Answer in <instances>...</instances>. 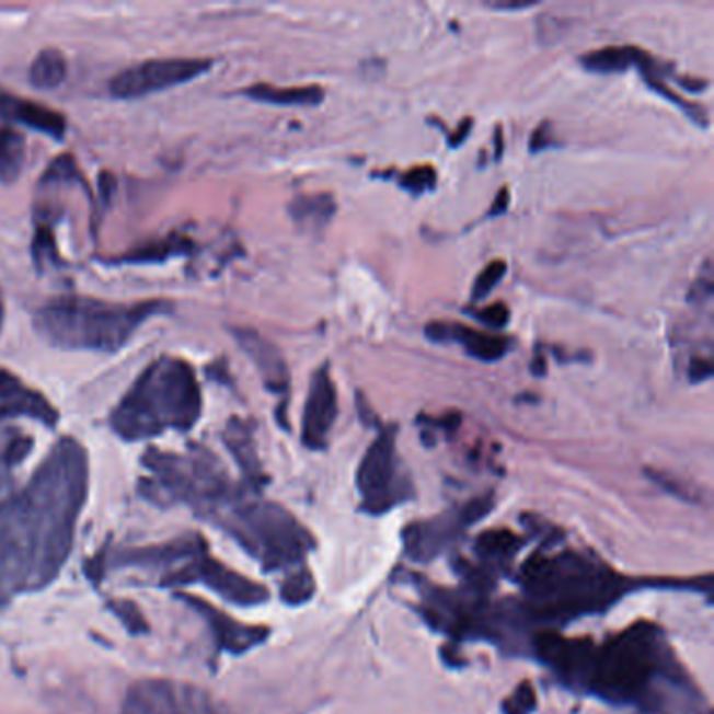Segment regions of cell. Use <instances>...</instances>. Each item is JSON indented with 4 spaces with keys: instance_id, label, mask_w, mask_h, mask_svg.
Listing matches in <instances>:
<instances>
[{
    "instance_id": "obj_10",
    "label": "cell",
    "mask_w": 714,
    "mask_h": 714,
    "mask_svg": "<svg viewBox=\"0 0 714 714\" xmlns=\"http://www.w3.org/2000/svg\"><path fill=\"white\" fill-rule=\"evenodd\" d=\"M124 714H227L206 691L176 681H141L128 691Z\"/></svg>"
},
{
    "instance_id": "obj_14",
    "label": "cell",
    "mask_w": 714,
    "mask_h": 714,
    "mask_svg": "<svg viewBox=\"0 0 714 714\" xmlns=\"http://www.w3.org/2000/svg\"><path fill=\"white\" fill-rule=\"evenodd\" d=\"M233 335L241 350L245 353V357L250 358L258 369L266 390L277 396H284L286 403L287 392H289V367L284 353L256 330L235 327Z\"/></svg>"
},
{
    "instance_id": "obj_29",
    "label": "cell",
    "mask_w": 714,
    "mask_h": 714,
    "mask_svg": "<svg viewBox=\"0 0 714 714\" xmlns=\"http://www.w3.org/2000/svg\"><path fill=\"white\" fill-rule=\"evenodd\" d=\"M505 275H507V263L505 261H493V263L486 264L480 270L474 287H472V302H480L486 296H491V291L499 286L500 281L505 279Z\"/></svg>"
},
{
    "instance_id": "obj_6",
    "label": "cell",
    "mask_w": 714,
    "mask_h": 714,
    "mask_svg": "<svg viewBox=\"0 0 714 714\" xmlns=\"http://www.w3.org/2000/svg\"><path fill=\"white\" fill-rule=\"evenodd\" d=\"M394 424L380 426L376 440L362 454L357 468L358 509L367 516H385L392 509L415 499V486L396 451Z\"/></svg>"
},
{
    "instance_id": "obj_24",
    "label": "cell",
    "mask_w": 714,
    "mask_h": 714,
    "mask_svg": "<svg viewBox=\"0 0 714 714\" xmlns=\"http://www.w3.org/2000/svg\"><path fill=\"white\" fill-rule=\"evenodd\" d=\"M66 76H68V61L59 48H43L34 57L27 72L32 87L41 91H53L61 87Z\"/></svg>"
},
{
    "instance_id": "obj_3",
    "label": "cell",
    "mask_w": 714,
    "mask_h": 714,
    "mask_svg": "<svg viewBox=\"0 0 714 714\" xmlns=\"http://www.w3.org/2000/svg\"><path fill=\"white\" fill-rule=\"evenodd\" d=\"M168 300L135 304L105 302L87 296L55 298L34 314V332L61 350H91L114 355L122 350L151 316L168 314Z\"/></svg>"
},
{
    "instance_id": "obj_18",
    "label": "cell",
    "mask_w": 714,
    "mask_h": 714,
    "mask_svg": "<svg viewBox=\"0 0 714 714\" xmlns=\"http://www.w3.org/2000/svg\"><path fill=\"white\" fill-rule=\"evenodd\" d=\"M337 204L330 193L298 195L289 201L287 212L291 222L307 235H323V231L334 220Z\"/></svg>"
},
{
    "instance_id": "obj_39",
    "label": "cell",
    "mask_w": 714,
    "mask_h": 714,
    "mask_svg": "<svg viewBox=\"0 0 714 714\" xmlns=\"http://www.w3.org/2000/svg\"><path fill=\"white\" fill-rule=\"evenodd\" d=\"M530 371H532V376H537V378L548 376V360H545V353H537V355H534L532 362H530Z\"/></svg>"
},
{
    "instance_id": "obj_12",
    "label": "cell",
    "mask_w": 714,
    "mask_h": 714,
    "mask_svg": "<svg viewBox=\"0 0 714 714\" xmlns=\"http://www.w3.org/2000/svg\"><path fill=\"white\" fill-rule=\"evenodd\" d=\"M337 413V388L332 378V367L325 362L310 378L309 396L302 413L300 438L309 451H325L330 447Z\"/></svg>"
},
{
    "instance_id": "obj_32",
    "label": "cell",
    "mask_w": 714,
    "mask_h": 714,
    "mask_svg": "<svg viewBox=\"0 0 714 714\" xmlns=\"http://www.w3.org/2000/svg\"><path fill=\"white\" fill-rule=\"evenodd\" d=\"M474 314H476L477 321H482L484 325H488V327H493V330H503V327H507L509 316H511L509 307L503 304V302L491 304V307H486V309L476 310Z\"/></svg>"
},
{
    "instance_id": "obj_4",
    "label": "cell",
    "mask_w": 714,
    "mask_h": 714,
    "mask_svg": "<svg viewBox=\"0 0 714 714\" xmlns=\"http://www.w3.org/2000/svg\"><path fill=\"white\" fill-rule=\"evenodd\" d=\"M675 660L665 629L640 620L608 642L597 643L587 695L612 706L640 709L652 681Z\"/></svg>"
},
{
    "instance_id": "obj_30",
    "label": "cell",
    "mask_w": 714,
    "mask_h": 714,
    "mask_svg": "<svg viewBox=\"0 0 714 714\" xmlns=\"http://www.w3.org/2000/svg\"><path fill=\"white\" fill-rule=\"evenodd\" d=\"M57 252L59 250L55 245V233L48 229L47 224H38L36 233H34V243H32V254H34L36 266L43 268L47 263H59Z\"/></svg>"
},
{
    "instance_id": "obj_20",
    "label": "cell",
    "mask_w": 714,
    "mask_h": 714,
    "mask_svg": "<svg viewBox=\"0 0 714 714\" xmlns=\"http://www.w3.org/2000/svg\"><path fill=\"white\" fill-rule=\"evenodd\" d=\"M241 95L266 103V105H281V107H316L325 101V89L319 84L307 87H273L266 82L252 84L241 91Z\"/></svg>"
},
{
    "instance_id": "obj_27",
    "label": "cell",
    "mask_w": 714,
    "mask_h": 714,
    "mask_svg": "<svg viewBox=\"0 0 714 714\" xmlns=\"http://www.w3.org/2000/svg\"><path fill=\"white\" fill-rule=\"evenodd\" d=\"M539 709V695L534 686L526 679L500 702V714H534Z\"/></svg>"
},
{
    "instance_id": "obj_25",
    "label": "cell",
    "mask_w": 714,
    "mask_h": 714,
    "mask_svg": "<svg viewBox=\"0 0 714 714\" xmlns=\"http://www.w3.org/2000/svg\"><path fill=\"white\" fill-rule=\"evenodd\" d=\"M314 591H316L314 574L307 568V564L291 568L281 583V599L289 608L307 606L314 597Z\"/></svg>"
},
{
    "instance_id": "obj_2",
    "label": "cell",
    "mask_w": 714,
    "mask_h": 714,
    "mask_svg": "<svg viewBox=\"0 0 714 714\" xmlns=\"http://www.w3.org/2000/svg\"><path fill=\"white\" fill-rule=\"evenodd\" d=\"M201 385L185 358H156L122 396L110 426L122 440L135 442L168 429L187 431L201 415Z\"/></svg>"
},
{
    "instance_id": "obj_33",
    "label": "cell",
    "mask_w": 714,
    "mask_h": 714,
    "mask_svg": "<svg viewBox=\"0 0 714 714\" xmlns=\"http://www.w3.org/2000/svg\"><path fill=\"white\" fill-rule=\"evenodd\" d=\"M714 293V281L711 277V268L706 266L704 270V277H698L693 281V286L690 287V293H688V302L690 304H706Z\"/></svg>"
},
{
    "instance_id": "obj_35",
    "label": "cell",
    "mask_w": 714,
    "mask_h": 714,
    "mask_svg": "<svg viewBox=\"0 0 714 714\" xmlns=\"http://www.w3.org/2000/svg\"><path fill=\"white\" fill-rule=\"evenodd\" d=\"M553 145H555V139H553V124H551V122H543V124L532 133L528 147H530L532 153H539V151L549 149V147H553Z\"/></svg>"
},
{
    "instance_id": "obj_17",
    "label": "cell",
    "mask_w": 714,
    "mask_h": 714,
    "mask_svg": "<svg viewBox=\"0 0 714 714\" xmlns=\"http://www.w3.org/2000/svg\"><path fill=\"white\" fill-rule=\"evenodd\" d=\"M526 548L525 537L509 528L482 530L474 541L477 566L497 578L500 572L511 571L518 553Z\"/></svg>"
},
{
    "instance_id": "obj_13",
    "label": "cell",
    "mask_w": 714,
    "mask_h": 714,
    "mask_svg": "<svg viewBox=\"0 0 714 714\" xmlns=\"http://www.w3.org/2000/svg\"><path fill=\"white\" fill-rule=\"evenodd\" d=\"M7 417H30L47 428L59 424V411L43 392L25 385L15 373L0 367V419Z\"/></svg>"
},
{
    "instance_id": "obj_38",
    "label": "cell",
    "mask_w": 714,
    "mask_h": 714,
    "mask_svg": "<svg viewBox=\"0 0 714 714\" xmlns=\"http://www.w3.org/2000/svg\"><path fill=\"white\" fill-rule=\"evenodd\" d=\"M509 208V189L503 187V189L497 193L495 201H493V208L488 210V218H495V216L505 215Z\"/></svg>"
},
{
    "instance_id": "obj_21",
    "label": "cell",
    "mask_w": 714,
    "mask_h": 714,
    "mask_svg": "<svg viewBox=\"0 0 714 714\" xmlns=\"http://www.w3.org/2000/svg\"><path fill=\"white\" fill-rule=\"evenodd\" d=\"M647 55H649L647 50L631 45L601 47L583 55L580 66L587 72L612 76V73L629 72L631 68H640Z\"/></svg>"
},
{
    "instance_id": "obj_19",
    "label": "cell",
    "mask_w": 714,
    "mask_h": 714,
    "mask_svg": "<svg viewBox=\"0 0 714 714\" xmlns=\"http://www.w3.org/2000/svg\"><path fill=\"white\" fill-rule=\"evenodd\" d=\"M224 442L233 457L238 459L239 468L243 472L245 480L254 486L261 488L266 477H264L263 465L256 452V442H254V429L250 422H243L241 417H231V422L224 428Z\"/></svg>"
},
{
    "instance_id": "obj_28",
    "label": "cell",
    "mask_w": 714,
    "mask_h": 714,
    "mask_svg": "<svg viewBox=\"0 0 714 714\" xmlns=\"http://www.w3.org/2000/svg\"><path fill=\"white\" fill-rule=\"evenodd\" d=\"M436 183H438V172L434 166L411 168L399 176V187L415 197L436 189Z\"/></svg>"
},
{
    "instance_id": "obj_40",
    "label": "cell",
    "mask_w": 714,
    "mask_h": 714,
    "mask_svg": "<svg viewBox=\"0 0 714 714\" xmlns=\"http://www.w3.org/2000/svg\"><path fill=\"white\" fill-rule=\"evenodd\" d=\"M2 323H4V304L0 302V330H2Z\"/></svg>"
},
{
    "instance_id": "obj_26",
    "label": "cell",
    "mask_w": 714,
    "mask_h": 714,
    "mask_svg": "<svg viewBox=\"0 0 714 714\" xmlns=\"http://www.w3.org/2000/svg\"><path fill=\"white\" fill-rule=\"evenodd\" d=\"M643 80H645V84H647L656 95L665 96L668 103H672V105H677L679 110H683V114H686L693 124H698V126H702V128L709 126V112H706L702 105L690 103V101H686L683 96L677 95V93L668 87L667 78H663V76H643Z\"/></svg>"
},
{
    "instance_id": "obj_1",
    "label": "cell",
    "mask_w": 714,
    "mask_h": 714,
    "mask_svg": "<svg viewBox=\"0 0 714 714\" xmlns=\"http://www.w3.org/2000/svg\"><path fill=\"white\" fill-rule=\"evenodd\" d=\"M522 597L518 599L532 626H557L585 617H599L622 597L642 589H681L711 597L713 576L702 578H633L610 568L587 551L562 549L532 553L518 572Z\"/></svg>"
},
{
    "instance_id": "obj_9",
    "label": "cell",
    "mask_w": 714,
    "mask_h": 714,
    "mask_svg": "<svg viewBox=\"0 0 714 714\" xmlns=\"http://www.w3.org/2000/svg\"><path fill=\"white\" fill-rule=\"evenodd\" d=\"M215 66L206 57H164L130 66L110 80V95L116 99H141L187 84L210 72Z\"/></svg>"
},
{
    "instance_id": "obj_37",
    "label": "cell",
    "mask_w": 714,
    "mask_h": 714,
    "mask_svg": "<svg viewBox=\"0 0 714 714\" xmlns=\"http://www.w3.org/2000/svg\"><path fill=\"white\" fill-rule=\"evenodd\" d=\"M539 2H500V0H497V2H484V7L486 9H491V11H507V13H511V11H528V9H532V7H537Z\"/></svg>"
},
{
    "instance_id": "obj_8",
    "label": "cell",
    "mask_w": 714,
    "mask_h": 714,
    "mask_svg": "<svg viewBox=\"0 0 714 714\" xmlns=\"http://www.w3.org/2000/svg\"><path fill=\"white\" fill-rule=\"evenodd\" d=\"M597 643L589 637H566L555 629L532 633L528 656L537 658L549 672L578 695H587Z\"/></svg>"
},
{
    "instance_id": "obj_22",
    "label": "cell",
    "mask_w": 714,
    "mask_h": 714,
    "mask_svg": "<svg viewBox=\"0 0 714 714\" xmlns=\"http://www.w3.org/2000/svg\"><path fill=\"white\" fill-rule=\"evenodd\" d=\"M193 241L187 235L172 233L168 238L153 239L149 243H143L135 250H128L118 258L110 261L112 264H160L166 263L170 258L185 256L193 250Z\"/></svg>"
},
{
    "instance_id": "obj_34",
    "label": "cell",
    "mask_w": 714,
    "mask_h": 714,
    "mask_svg": "<svg viewBox=\"0 0 714 714\" xmlns=\"http://www.w3.org/2000/svg\"><path fill=\"white\" fill-rule=\"evenodd\" d=\"M714 365L713 360L709 357H691L690 365H688V378L691 383H704V381L713 380Z\"/></svg>"
},
{
    "instance_id": "obj_31",
    "label": "cell",
    "mask_w": 714,
    "mask_h": 714,
    "mask_svg": "<svg viewBox=\"0 0 714 714\" xmlns=\"http://www.w3.org/2000/svg\"><path fill=\"white\" fill-rule=\"evenodd\" d=\"M645 476L649 477L654 484H658L663 491H667L670 495L679 497V499L691 500L698 503L700 497H695V493L691 491L686 482H681L679 477L670 476L667 472H656V470H645Z\"/></svg>"
},
{
    "instance_id": "obj_15",
    "label": "cell",
    "mask_w": 714,
    "mask_h": 714,
    "mask_svg": "<svg viewBox=\"0 0 714 714\" xmlns=\"http://www.w3.org/2000/svg\"><path fill=\"white\" fill-rule=\"evenodd\" d=\"M426 337L434 344H461L465 353L482 362H497L507 357L511 339L507 335L484 334L459 323L431 321L426 325Z\"/></svg>"
},
{
    "instance_id": "obj_11",
    "label": "cell",
    "mask_w": 714,
    "mask_h": 714,
    "mask_svg": "<svg viewBox=\"0 0 714 714\" xmlns=\"http://www.w3.org/2000/svg\"><path fill=\"white\" fill-rule=\"evenodd\" d=\"M640 714H713L711 702L677 658L645 691Z\"/></svg>"
},
{
    "instance_id": "obj_7",
    "label": "cell",
    "mask_w": 714,
    "mask_h": 714,
    "mask_svg": "<svg viewBox=\"0 0 714 714\" xmlns=\"http://www.w3.org/2000/svg\"><path fill=\"white\" fill-rule=\"evenodd\" d=\"M493 507H495V495L486 493L438 516L408 522L401 532L405 557L415 564H429L438 560L468 532V528L488 518Z\"/></svg>"
},
{
    "instance_id": "obj_23",
    "label": "cell",
    "mask_w": 714,
    "mask_h": 714,
    "mask_svg": "<svg viewBox=\"0 0 714 714\" xmlns=\"http://www.w3.org/2000/svg\"><path fill=\"white\" fill-rule=\"evenodd\" d=\"M25 137L13 126L0 124V183L11 185L20 178L25 164Z\"/></svg>"
},
{
    "instance_id": "obj_36",
    "label": "cell",
    "mask_w": 714,
    "mask_h": 714,
    "mask_svg": "<svg viewBox=\"0 0 714 714\" xmlns=\"http://www.w3.org/2000/svg\"><path fill=\"white\" fill-rule=\"evenodd\" d=\"M472 128H474V119L472 118L463 119V122L459 124V128H457L454 133H447V145H449L451 149H457V147H461V145L468 141V137H470V133H472Z\"/></svg>"
},
{
    "instance_id": "obj_5",
    "label": "cell",
    "mask_w": 714,
    "mask_h": 714,
    "mask_svg": "<svg viewBox=\"0 0 714 714\" xmlns=\"http://www.w3.org/2000/svg\"><path fill=\"white\" fill-rule=\"evenodd\" d=\"M231 530L268 572L302 566L316 548L309 528L286 507L270 500H252L238 507Z\"/></svg>"
},
{
    "instance_id": "obj_16",
    "label": "cell",
    "mask_w": 714,
    "mask_h": 714,
    "mask_svg": "<svg viewBox=\"0 0 714 714\" xmlns=\"http://www.w3.org/2000/svg\"><path fill=\"white\" fill-rule=\"evenodd\" d=\"M0 122L9 126L22 124L57 141H61L68 130V119L61 112H55L47 105H41L25 96L13 95L2 89H0Z\"/></svg>"
}]
</instances>
